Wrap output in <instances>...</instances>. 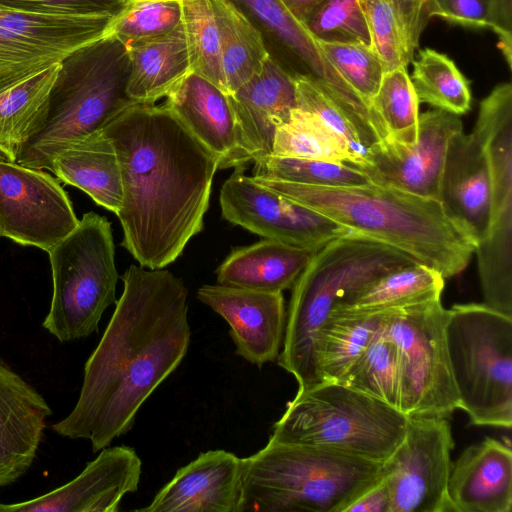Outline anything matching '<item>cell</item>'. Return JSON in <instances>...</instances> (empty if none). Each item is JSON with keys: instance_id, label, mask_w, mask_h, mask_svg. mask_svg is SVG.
<instances>
[{"instance_id": "1", "label": "cell", "mask_w": 512, "mask_h": 512, "mask_svg": "<svg viewBox=\"0 0 512 512\" xmlns=\"http://www.w3.org/2000/svg\"><path fill=\"white\" fill-rule=\"evenodd\" d=\"M106 329L85 363L73 410L52 425L57 434L86 439L98 452L126 434L156 388L186 356L191 331L188 290L164 268L130 265Z\"/></svg>"}, {"instance_id": "2", "label": "cell", "mask_w": 512, "mask_h": 512, "mask_svg": "<svg viewBox=\"0 0 512 512\" xmlns=\"http://www.w3.org/2000/svg\"><path fill=\"white\" fill-rule=\"evenodd\" d=\"M102 131L120 165L121 244L140 266L165 268L203 229L218 160L165 104H133Z\"/></svg>"}, {"instance_id": "3", "label": "cell", "mask_w": 512, "mask_h": 512, "mask_svg": "<svg viewBox=\"0 0 512 512\" xmlns=\"http://www.w3.org/2000/svg\"><path fill=\"white\" fill-rule=\"evenodd\" d=\"M267 188L309 207L438 271L461 273L476 243L436 199L368 182L350 187H319L255 178Z\"/></svg>"}, {"instance_id": "4", "label": "cell", "mask_w": 512, "mask_h": 512, "mask_svg": "<svg viewBox=\"0 0 512 512\" xmlns=\"http://www.w3.org/2000/svg\"><path fill=\"white\" fill-rule=\"evenodd\" d=\"M129 66L127 45L111 32L70 53L61 61L48 98L15 162L47 170L60 149L102 130L136 104L126 91Z\"/></svg>"}, {"instance_id": "5", "label": "cell", "mask_w": 512, "mask_h": 512, "mask_svg": "<svg viewBox=\"0 0 512 512\" xmlns=\"http://www.w3.org/2000/svg\"><path fill=\"white\" fill-rule=\"evenodd\" d=\"M414 263L399 250L354 231L315 252L292 287L277 358L278 365L296 379L298 391L321 384L314 339L330 312L379 277Z\"/></svg>"}, {"instance_id": "6", "label": "cell", "mask_w": 512, "mask_h": 512, "mask_svg": "<svg viewBox=\"0 0 512 512\" xmlns=\"http://www.w3.org/2000/svg\"><path fill=\"white\" fill-rule=\"evenodd\" d=\"M382 475L380 462L269 438L242 459L237 512H344Z\"/></svg>"}, {"instance_id": "7", "label": "cell", "mask_w": 512, "mask_h": 512, "mask_svg": "<svg viewBox=\"0 0 512 512\" xmlns=\"http://www.w3.org/2000/svg\"><path fill=\"white\" fill-rule=\"evenodd\" d=\"M408 417L341 382L297 391L270 439L326 448L383 463L402 441Z\"/></svg>"}, {"instance_id": "8", "label": "cell", "mask_w": 512, "mask_h": 512, "mask_svg": "<svg viewBox=\"0 0 512 512\" xmlns=\"http://www.w3.org/2000/svg\"><path fill=\"white\" fill-rule=\"evenodd\" d=\"M445 336L459 409L471 423L512 425V316L485 304L448 309Z\"/></svg>"}, {"instance_id": "9", "label": "cell", "mask_w": 512, "mask_h": 512, "mask_svg": "<svg viewBox=\"0 0 512 512\" xmlns=\"http://www.w3.org/2000/svg\"><path fill=\"white\" fill-rule=\"evenodd\" d=\"M53 279L43 327L60 342L98 330L104 311L116 302L118 272L111 224L93 211L47 251Z\"/></svg>"}, {"instance_id": "10", "label": "cell", "mask_w": 512, "mask_h": 512, "mask_svg": "<svg viewBox=\"0 0 512 512\" xmlns=\"http://www.w3.org/2000/svg\"><path fill=\"white\" fill-rule=\"evenodd\" d=\"M448 309L440 298L395 309L385 334L397 348L399 410L407 417H450L459 396L448 355L445 326Z\"/></svg>"}, {"instance_id": "11", "label": "cell", "mask_w": 512, "mask_h": 512, "mask_svg": "<svg viewBox=\"0 0 512 512\" xmlns=\"http://www.w3.org/2000/svg\"><path fill=\"white\" fill-rule=\"evenodd\" d=\"M116 18L43 15L0 8V92L106 36Z\"/></svg>"}, {"instance_id": "12", "label": "cell", "mask_w": 512, "mask_h": 512, "mask_svg": "<svg viewBox=\"0 0 512 512\" xmlns=\"http://www.w3.org/2000/svg\"><path fill=\"white\" fill-rule=\"evenodd\" d=\"M453 447L448 418L408 417L402 441L382 463L391 512H451L447 484Z\"/></svg>"}, {"instance_id": "13", "label": "cell", "mask_w": 512, "mask_h": 512, "mask_svg": "<svg viewBox=\"0 0 512 512\" xmlns=\"http://www.w3.org/2000/svg\"><path fill=\"white\" fill-rule=\"evenodd\" d=\"M259 33L264 47L278 66L294 80L305 78L360 121H370L369 106L341 77L317 40L281 0H223Z\"/></svg>"}, {"instance_id": "14", "label": "cell", "mask_w": 512, "mask_h": 512, "mask_svg": "<svg viewBox=\"0 0 512 512\" xmlns=\"http://www.w3.org/2000/svg\"><path fill=\"white\" fill-rule=\"evenodd\" d=\"M242 171L235 169L220 190L221 213L228 222L265 239L314 251L350 231Z\"/></svg>"}, {"instance_id": "15", "label": "cell", "mask_w": 512, "mask_h": 512, "mask_svg": "<svg viewBox=\"0 0 512 512\" xmlns=\"http://www.w3.org/2000/svg\"><path fill=\"white\" fill-rule=\"evenodd\" d=\"M78 223L56 178L0 155V236L47 252Z\"/></svg>"}, {"instance_id": "16", "label": "cell", "mask_w": 512, "mask_h": 512, "mask_svg": "<svg viewBox=\"0 0 512 512\" xmlns=\"http://www.w3.org/2000/svg\"><path fill=\"white\" fill-rule=\"evenodd\" d=\"M460 131L463 127L458 115L440 109L428 110L419 114L414 145L378 141L367 149L363 161L354 168L371 183L439 200L447 148L451 138Z\"/></svg>"}, {"instance_id": "17", "label": "cell", "mask_w": 512, "mask_h": 512, "mask_svg": "<svg viewBox=\"0 0 512 512\" xmlns=\"http://www.w3.org/2000/svg\"><path fill=\"white\" fill-rule=\"evenodd\" d=\"M142 461L129 446L106 447L73 480L24 502L0 504V512H116L137 491Z\"/></svg>"}, {"instance_id": "18", "label": "cell", "mask_w": 512, "mask_h": 512, "mask_svg": "<svg viewBox=\"0 0 512 512\" xmlns=\"http://www.w3.org/2000/svg\"><path fill=\"white\" fill-rule=\"evenodd\" d=\"M197 298L228 323L237 355L259 367L277 360L287 315L282 292L216 284L201 286Z\"/></svg>"}, {"instance_id": "19", "label": "cell", "mask_w": 512, "mask_h": 512, "mask_svg": "<svg viewBox=\"0 0 512 512\" xmlns=\"http://www.w3.org/2000/svg\"><path fill=\"white\" fill-rule=\"evenodd\" d=\"M242 459L225 450L201 453L177 470L141 512H237Z\"/></svg>"}, {"instance_id": "20", "label": "cell", "mask_w": 512, "mask_h": 512, "mask_svg": "<svg viewBox=\"0 0 512 512\" xmlns=\"http://www.w3.org/2000/svg\"><path fill=\"white\" fill-rule=\"evenodd\" d=\"M165 105L217 158L218 169L243 170L251 159L241 147L229 95L190 72L167 96Z\"/></svg>"}, {"instance_id": "21", "label": "cell", "mask_w": 512, "mask_h": 512, "mask_svg": "<svg viewBox=\"0 0 512 512\" xmlns=\"http://www.w3.org/2000/svg\"><path fill=\"white\" fill-rule=\"evenodd\" d=\"M439 200L476 245L485 237L491 216V178L486 152L474 130L451 138Z\"/></svg>"}, {"instance_id": "22", "label": "cell", "mask_w": 512, "mask_h": 512, "mask_svg": "<svg viewBox=\"0 0 512 512\" xmlns=\"http://www.w3.org/2000/svg\"><path fill=\"white\" fill-rule=\"evenodd\" d=\"M51 414L43 396L0 361V487L31 467Z\"/></svg>"}, {"instance_id": "23", "label": "cell", "mask_w": 512, "mask_h": 512, "mask_svg": "<svg viewBox=\"0 0 512 512\" xmlns=\"http://www.w3.org/2000/svg\"><path fill=\"white\" fill-rule=\"evenodd\" d=\"M228 95L243 150L253 162L271 155L276 128L296 108L295 80L268 57L259 73Z\"/></svg>"}, {"instance_id": "24", "label": "cell", "mask_w": 512, "mask_h": 512, "mask_svg": "<svg viewBox=\"0 0 512 512\" xmlns=\"http://www.w3.org/2000/svg\"><path fill=\"white\" fill-rule=\"evenodd\" d=\"M447 496L451 512H511L512 451L487 437L452 463Z\"/></svg>"}, {"instance_id": "25", "label": "cell", "mask_w": 512, "mask_h": 512, "mask_svg": "<svg viewBox=\"0 0 512 512\" xmlns=\"http://www.w3.org/2000/svg\"><path fill=\"white\" fill-rule=\"evenodd\" d=\"M64 184L84 191L117 214L122 205L120 165L111 140L102 130L77 139L53 155L48 169Z\"/></svg>"}, {"instance_id": "26", "label": "cell", "mask_w": 512, "mask_h": 512, "mask_svg": "<svg viewBox=\"0 0 512 512\" xmlns=\"http://www.w3.org/2000/svg\"><path fill=\"white\" fill-rule=\"evenodd\" d=\"M316 251L272 239L234 248L216 270L221 285L266 292L292 288Z\"/></svg>"}, {"instance_id": "27", "label": "cell", "mask_w": 512, "mask_h": 512, "mask_svg": "<svg viewBox=\"0 0 512 512\" xmlns=\"http://www.w3.org/2000/svg\"><path fill=\"white\" fill-rule=\"evenodd\" d=\"M392 311L352 308L332 310L317 330L314 339V356L320 382H338L363 351L385 330Z\"/></svg>"}, {"instance_id": "28", "label": "cell", "mask_w": 512, "mask_h": 512, "mask_svg": "<svg viewBox=\"0 0 512 512\" xmlns=\"http://www.w3.org/2000/svg\"><path fill=\"white\" fill-rule=\"evenodd\" d=\"M127 48L130 66L126 91L135 103L154 104L191 72L183 25L154 39L131 42Z\"/></svg>"}, {"instance_id": "29", "label": "cell", "mask_w": 512, "mask_h": 512, "mask_svg": "<svg viewBox=\"0 0 512 512\" xmlns=\"http://www.w3.org/2000/svg\"><path fill=\"white\" fill-rule=\"evenodd\" d=\"M444 279L435 269L414 263L379 277L337 308L387 311L419 304L440 298Z\"/></svg>"}, {"instance_id": "30", "label": "cell", "mask_w": 512, "mask_h": 512, "mask_svg": "<svg viewBox=\"0 0 512 512\" xmlns=\"http://www.w3.org/2000/svg\"><path fill=\"white\" fill-rule=\"evenodd\" d=\"M220 35L224 87L234 93L269 57L257 30L230 4L211 0Z\"/></svg>"}, {"instance_id": "31", "label": "cell", "mask_w": 512, "mask_h": 512, "mask_svg": "<svg viewBox=\"0 0 512 512\" xmlns=\"http://www.w3.org/2000/svg\"><path fill=\"white\" fill-rule=\"evenodd\" d=\"M272 155L301 159L350 163L346 140L313 113L299 108L275 130Z\"/></svg>"}, {"instance_id": "32", "label": "cell", "mask_w": 512, "mask_h": 512, "mask_svg": "<svg viewBox=\"0 0 512 512\" xmlns=\"http://www.w3.org/2000/svg\"><path fill=\"white\" fill-rule=\"evenodd\" d=\"M60 63L0 92V155L15 162L20 146L43 108Z\"/></svg>"}, {"instance_id": "33", "label": "cell", "mask_w": 512, "mask_h": 512, "mask_svg": "<svg viewBox=\"0 0 512 512\" xmlns=\"http://www.w3.org/2000/svg\"><path fill=\"white\" fill-rule=\"evenodd\" d=\"M411 63L410 79L419 104L427 103L458 116L470 110L469 81L447 55L426 48Z\"/></svg>"}, {"instance_id": "34", "label": "cell", "mask_w": 512, "mask_h": 512, "mask_svg": "<svg viewBox=\"0 0 512 512\" xmlns=\"http://www.w3.org/2000/svg\"><path fill=\"white\" fill-rule=\"evenodd\" d=\"M370 107L383 140L406 146L416 143L419 102L407 68L400 67L384 73Z\"/></svg>"}, {"instance_id": "35", "label": "cell", "mask_w": 512, "mask_h": 512, "mask_svg": "<svg viewBox=\"0 0 512 512\" xmlns=\"http://www.w3.org/2000/svg\"><path fill=\"white\" fill-rule=\"evenodd\" d=\"M338 382L399 410L398 353L396 345L387 337L385 330L363 351Z\"/></svg>"}, {"instance_id": "36", "label": "cell", "mask_w": 512, "mask_h": 512, "mask_svg": "<svg viewBox=\"0 0 512 512\" xmlns=\"http://www.w3.org/2000/svg\"><path fill=\"white\" fill-rule=\"evenodd\" d=\"M181 1L191 72L206 78L225 92L220 35L211 0Z\"/></svg>"}, {"instance_id": "37", "label": "cell", "mask_w": 512, "mask_h": 512, "mask_svg": "<svg viewBox=\"0 0 512 512\" xmlns=\"http://www.w3.org/2000/svg\"><path fill=\"white\" fill-rule=\"evenodd\" d=\"M253 177L319 187H350L368 183L358 169L339 162L268 155L254 161Z\"/></svg>"}, {"instance_id": "38", "label": "cell", "mask_w": 512, "mask_h": 512, "mask_svg": "<svg viewBox=\"0 0 512 512\" xmlns=\"http://www.w3.org/2000/svg\"><path fill=\"white\" fill-rule=\"evenodd\" d=\"M296 107L318 116L348 143L352 160L348 165H359L367 149L379 141L377 135L357 121L341 105L305 78L295 79Z\"/></svg>"}, {"instance_id": "39", "label": "cell", "mask_w": 512, "mask_h": 512, "mask_svg": "<svg viewBox=\"0 0 512 512\" xmlns=\"http://www.w3.org/2000/svg\"><path fill=\"white\" fill-rule=\"evenodd\" d=\"M181 25V0H127L111 33L127 45L169 34Z\"/></svg>"}, {"instance_id": "40", "label": "cell", "mask_w": 512, "mask_h": 512, "mask_svg": "<svg viewBox=\"0 0 512 512\" xmlns=\"http://www.w3.org/2000/svg\"><path fill=\"white\" fill-rule=\"evenodd\" d=\"M317 42L341 77L371 109V100L385 73L383 63L372 47L356 42Z\"/></svg>"}, {"instance_id": "41", "label": "cell", "mask_w": 512, "mask_h": 512, "mask_svg": "<svg viewBox=\"0 0 512 512\" xmlns=\"http://www.w3.org/2000/svg\"><path fill=\"white\" fill-rule=\"evenodd\" d=\"M302 24L317 41L356 42L371 46L369 30L358 0H325Z\"/></svg>"}, {"instance_id": "42", "label": "cell", "mask_w": 512, "mask_h": 512, "mask_svg": "<svg viewBox=\"0 0 512 512\" xmlns=\"http://www.w3.org/2000/svg\"><path fill=\"white\" fill-rule=\"evenodd\" d=\"M363 10L371 47L383 63L385 72L407 68L413 60L391 0H358Z\"/></svg>"}, {"instance_id": "43", "label": "cell", "mask_w": 512, "mask_h": 512, "mask_svg": "<svg viewBox=\"0 0 512 512\" xmlns=\"http://www.w3.org/2000/svg\"><path fill=\"white\" fill-rule=\"evenodd\" d=\"M127 0H0V8L55 16L118 17Z\"/></svg>"}, {"instance_id": "44", "label": "cell", "mask_w": 512, "mask_h": 512, "mask_svg": "<svg viewBox=\"0 0 512 512\" xmlns=\"http://www.w3.org/2000/svg\"><path fill=\"white\" fill-rule=\"evenodd\" d=\"M433 17L467 28H490L488 0H427L423 8L426 24Z\"/></svg>"}, {"instance_id": "45", "label": "cell", "mask_w": 512, "mask_h": 512, "mask_svg": "<svg viewBox=\"0 0 512 512\" xmlns=\"http://www.w3.org/2000/svg\"><path fill=\"white\" fill-rule=\"evenodd\" d=\"M490 28L498 36L509 69L512 68V0H488Z\"/></svg>"}, {"instance_id": "46", "label": "cell", "mask_w": 512, "mask_h": 512, "mask_svg": "<svg viewBox=\"0 0 512 512\" xmlns=\"http://www.w3.org/2000/svg\"><path fill=\"white\" fill-rule=\"evenodd\" d=\"M344 512H391L390 494L382 478L355 498Z\"/></svg>"}, {"instance_id": "47", "label": "cell", "mask_w": 512, "mask_h": 512, "mask_svg": "<svg viewBox=\"0 0 512 512\" xmlns=\"http://www.w3.org/2000/svg\"><path fill=\"white\" fill-rule=\"evenodd\" d=\"M289 12L300 22L325 0H281Z\"/></svg>"}]
</instances>
